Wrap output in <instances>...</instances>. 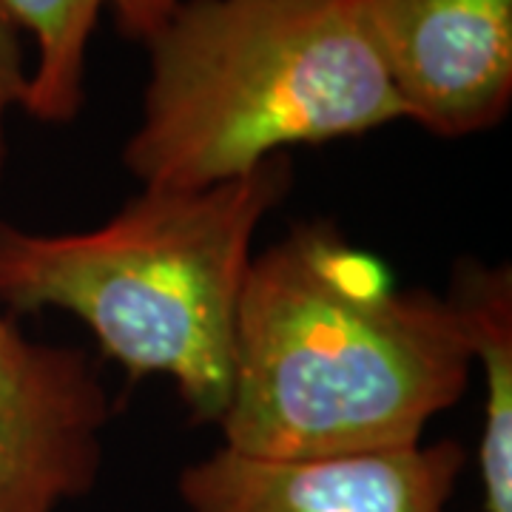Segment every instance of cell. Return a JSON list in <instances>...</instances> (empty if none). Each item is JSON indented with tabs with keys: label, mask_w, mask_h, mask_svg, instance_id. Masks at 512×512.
<instances>
[{
	"label": "cell",
	"mask_w": 512,
	"mask_h": 512,
	"mask_svg": "<svg viewBox=\"0 0 512 512\" xmlns=\"http://www.w3.org/2000/svg\"><path fill=\"white\" fill-rule=\"evenodd\" d=\"M473 359L450 302L311 220L251 259L222 447L319 458L407 447L461 402Z\"/></svg>",
	"instance_id": "obj_1"
},
{
	"label": "cell",
	"mask_w": 512,
	"mask_h": 512,
	"mask_svg": "<svg viewBox=\"0 0 512 512\" xmlns=\"http://www.w3.org/2000/svg\"><path fill=\"white\" fill-rule=\"evenodd\" d=\"M291 185L279 154L208 188H140L86 231L0 220V302L72 313L131 379H171L194 419L220 424L256 231Z\"/></svg>",
	"instance_id": "obj_2"
},
{
	"label": "cell",
	"mask_w": 512,
	"mask_h": 512,
	"mask_svg": "<svg viewBox=\"0 0 512 512\" xmlns=\"http://www.w3.org/2000/svg\"><path fill=\"white\" fill-rule=\"evenodd\" d=\"M484 382L478 473L484 512H512V268L458 259L444 293Z\"/></svg>",
	"instance_id": "obj_8"
},
{
	"label": "cell",
	"mask_w": 512,
	"mask_h": 512,
	"mask_svg": "<svg viewBox=\"0 0 512 512\" xmlns=\"http://www.w3.org/2000/svg\"><path fill=\"white\" fill-rule=\"evenodd\" d=\"M143 49L123 146L140 188H208L404 120L356 0H180Z\"/></svg>",
	"instance_id": "obj_3"
},
{
	"label": "cell",
	"mask_w": 512,
	"mask_h": 512,
	"mask_svg": "<svg viewBox=\"0 0 512 512\" xmlns=\"http://www.w3.org/2000/svg\"><path fill=\"white\" fill-rule=\"evenodd\" d=\"M467 453L453 439L319 458L220 447L188 464V512H450Z\"/></svg>",
	"instance_id": "obj_6"
},
{
	"label": "cell",
	"mask_w": 512,
	"mask_h": 512,
	"mask_svg": "<svg viewBox=\"0 0 512 512\" xmlns=\"http://www.w3.org/2000/svg\"><path fill=\"white\" fill-rule=\"evenodd\" d=\"M26 77H29V66L23 60L20 32L12 26L0 3V180L9 160V117L12 111L23 109Z\"/></svg>",
	"instance_id": "obj_9"
},
{
	"label": "cell",
	"mask_w": 512,
	"mask_h": 512,
	"mask_svg": "<svg viewBox=\"0 0 512 512\" xmlns=\"http://www.w3.org/2000/svg\"><path fill=\"white\" fill-rule=\"evenodd\" d=\"M404 120L464 140L512 106V0H356Z\"/></svg>",
	"instance_id": "obj_5"
},
{
	"label": "cell",
	"mask_w": 512,
	"mask_h": 512,
	"mask_svg": "<svg viewBox=\"0 0 512 512\" xmlns=\"http://www.w3.org/2000/svg\"><path fill=\"white\" fill-rule=\"evenodd\" d=\"M109 419L92 356L26 336L0 302V512H60L89 493Z\"/></svg>",
	"instance_id": "obj_4"
},
{
	"label": "cell",
	"mask_w": 512,
	"mask_h": 512,
	"mask_svg": "<svg viewBox=\"0 0 512 512\" xmlns=\"http://www.w3.org/2000/svg\"><path fill=\"white\" fill-rule=\"evenodd\" d=\"M20 37L35 46L23 109L46 126L77 120L86 103L89 46L109 12L117 32L146 46L180 0H0Z\"/></svg>",
	"instance_id": "obj_7"
}]
</instances>
